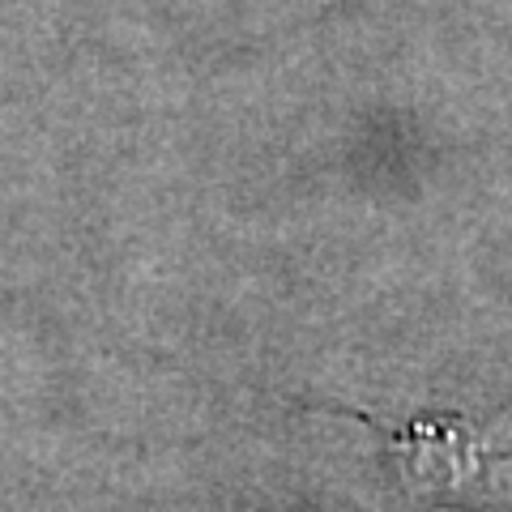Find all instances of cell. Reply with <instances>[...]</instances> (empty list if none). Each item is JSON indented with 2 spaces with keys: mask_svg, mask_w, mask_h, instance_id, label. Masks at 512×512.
<instances>
[{
  "mask_svg": "<svg viewBox=\"0 0 512 512\" xmlns=\"http://www.w3.org/2000/svg\"><path fill=\"white\" fill-rule=\"evenodd\" d=\"M406 457V483L414 491L431 495H461V491H487L491 461H508L504 453H487L483 440L466 431L461 419H436V423H410L402 436Z\"/></svg>",
  "mask_w": 512,
  "mask_h": 512,
  "instance_id": "1",
  "label": "cell"
}]
</instances>
